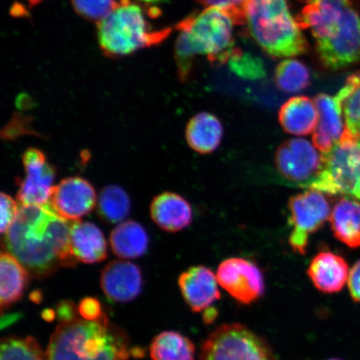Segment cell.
Listing matches in <instances>:
<instances>
[{"mask_svg": "<svg viewBox=\"0 0 360 360\" xmlns=\"http://www.w3.org/2000/svg\"><path fill=\"white\" fill-rule=\"evenodd\" d=\"M235 24L231 16L216 8H205L179 22L174 60L180 80L188 79L198 56H206L213 65L231 60L238 49L233 39Z\"/></svg>", "mask_w": 360, "mask_h": 360, "instance_id": "cell-4", "label": "cell"}, {"mask_svg": "<svg viewBox=\"0 0 360 360\" xmlns=\"http://www.w3.org/2000/svg\"><path fill=\"white\" fill-rule=\"evenodd\" d=\"M274 80L282 91L295 94L308 88L311 75L303 62L289 58L277 65Z\"/></svg>", "mask_w": 360, "mask_h": 360, "instance_id": "cell-28", "label": "cell"}, {"mask_svg": "<svg viewBox=\"0 0 360 360\" xmlns=\"http://www.w3.org/2000/svg\"><path fill=\"white\" fill-rule=\"evenodd\" d=\"M178 283L184 299L193 312L205 311L221 298L217 276L202 265L188 269L180 274Z\"/></svg>", "mask_w": 360, "mask_h": 360, "instance_id": "cell-15", "label": "cell"}, {"mask_svg": "<svg viewBox=\"0 0 360 360\" xmlns=\"http://www.w3.org/2000/svg\"><path fill=\"white\" fill-rule=\"evenodd\" d=\"M30 272L10 252L0 257V304L2 309L20 300L30 280Z\"/></svg>", "mask_w": 360, "mask_h": 360, "instance_id": "cell-21", "label": "cell"}, {"mask_svg": "<svg viewBox=\"0 0 360 360\" xmlns=\"http://www.w3.org/2000/svg\"><path fill=\"white\" fill-rule=\"evenodd\" d=\"M360 168V139L345 129L330 151L323 153L321 172L310 184V190L353 197Z\"/></svg>", "mask_w": 360, "mask_h": 360, "instance_id": "cell-7", "label": "cell"}, {"mask_svg": "<svg viewBox=\"0 0 360 360\" xmlns=\"http://www.w3.org/2000/svg\"><path fill=\"white\" fill-rule=\"evenodd\" d=\"M0 202H1V224H0V228H1L2 235L4 236L10 231L13 223L15 222L20 208L18 206L16 201L6 193H1Z\"/></svg>", "mask_w": 360, "mask_h": 360, "instance_id": "cell-33", "label": "cell"}, {"mask_svg": "<svg viewBox=\"0 0 360 360\" xmlns=\"http://www.w3.org/2000/svg\"><path fill=\"white\" fill-rule=\"evenodd\" d=\"M153 221L165 231H183L193 219L191 206L182 196L172 192H164L153 199L150 205Z\"/></svg>", "mask_w": 360, "mask_h": 360, "instance_id": "cell-18", "label": "cell"}, {"mask_svg": "<svg viewBox=\"0 0 360 360\" xmlns=\"http://www.w3.org/2000/svg\"><path fill=\"white\" fill-rule=\"evenodd\" d=\"M290 245L297 253L304 255L310 235L330 218V206L321 191L310 190L290 198Z\"/></svg>", "mask_w": 360, "mask_h": 360, "instance_id": "cell-9", "label": "cell"}, {"mask_svg": "<svg viewBox=\"0 0 360 360\" xmlns=\"http://www.w3.org/2000/svg\"><path fill=\"white\" fill-rule=\"evenodd\" d=\"M120 0H71L77 15L96 25L115 10Z\"/></svg>", "mask_w": 360, "mask_h": 360, "instance_id": "cell-31", "label": "cell"}, {"mask_svg": "<svg viewBox=\"0 0 360 360\" xmlns=\"http://www.w3.org/2000/svg\"><path fill=\"white\" fill-rule=\"evenodd\" d=\"M278 120L285 132L304 136L316 129L319 112L314 101L306 96H296L281 106Z\"/></svg>", "mask_w": 360, "mask_h": 360, "instance_id": "cell-20", "label": "cell"}, {"mask_svg": "<svg viewBox=\"0 0 360 360\" xmlns=\"http://www.w3.org/2000/svg\"><path fill=\"white\" fill-rule=\"evenodd\" d=\"M314 101L319 112V122L313 134V143L319 150L326 153L345 132L343 114L336 96L319 94Z\"/></svg>", "mask_w": 360, "mask_h": 360, "instance_id": "cell-16", "label": "cell"}, {"mask_svg": "<svg viewBox=\"0 0 360 360\" xmlns=\"http://www.w3.org/2000/svg\"><path fill=\"white\" fill-rule=\"evenodd\" d=\"M70 249L77 262L96 264L108 257L105 237L96 224L90 222L71 223Z\"/></svg>", "mask_w": 360, "mask_h": 360, "instance_id": "cell-17", "label": "cell"}, {"mask_svg": "<svg viewBox=\"0 0 360 360\" xmlns=\"http://www.w3.org/2000/svg\"><path fill=\"white\" fill-rule=\"evenodd\" d=\"M200 360H276L262 337L241 323L216 328L202 345Z\"/></svg>", "mask_w": 360, "mask_h": 360, "instance_id": "cell-8", "label": "cell"}, {"mask_svg": "<svg viewBox=\"0 0 360 360\" xmlns=\"http://www.w3.org/2000/svg\"><path fill=\"white\" fill-rule=\"evenodd\" d=\"M71 223L58 216L49 204L20 206L19 214L4 238L6 249L35 277L53 274L60 267H73Z\"/></svg>", "mask_w": 360, "mask_h": 360, "instance_id": "cell-1", "label": "cell"}, {"mask_svg": "<svg viewBox=\"0 0 360 360\" xmlns=\"http://www.w3.org/2000/svg\"><path fill=\"white\" fill-rule=\"evenodd\" d=\"M195 346L186 336L165 331L155 337L150 345L153 360H195Z\"/></svg>", "mask_w": 360, "mask_h": 360, "instance_id": "cell-25", "label": "cell"}, {"mask_svg": "<svg viewBox=\"0 0 360 360\" xmlns=\"http://www.w3.org/2000/svg\"><path fill=\"white\" fill-rule=\"evenodd\" d=\"M27 1L30 3V6H34L44 1V0H27Z\"/></svg>", "mask_w": 360, "mask_h": 360, "instance_id": "cell-37", "label": "cell"}, {"mask_svg": "<svg viewBox=\"0 0 360 360\" xmlns=\"http://www.w3.org/2000/svg\"><path fill=\"white\" fill-rule=\"evenodd\" d=\"M131 202L124 188L111 184L103 188L97 200V213L103 221L109 224L124 222L128 217Z\"/></svg>", "mask_w": 360, "mask_h": 360, "instance_id": "cell-27", "label": "cell"}, {"mask_svg": "<svg viewBox=\"0 0 360 360\" xmlns=\"http://www.w3.org/2000/svg\"><path fill=\"white\" fill-rule=\"evenodd\" d=\"M101 285L110 300L119 303L130 302L141 292L142 272L138 265L129 261H112L103 269Z\"/></svg>", "mask_w": 360, "mask_h": 360, "instance_id": "cell-14", "label": "cell"}, {"mask_svg": "<svg viewBox=\"0 0 360 360\" xmlns=\"http://www.w3.org/2000/svg\"><path fill=\"white\" fill-rule=\"evenodd\" d=\"M97 27L101 51L109 58L123 57L156 46L171 33L170 29L152 30L143 8L132 0H120L115 10Z\"/></svg>", "mask_w": 360, "mask_h": 360, "instance_id": "cell-6", "label": "cell"}, {"mask_svg": "<svg viewBox=\"0 0 360 360\" xmlns=\"http://www.w3.org/2000/svg\"><path fill=\"white\" fill-rule=\"evenodd\" d=\"M186 135L192 150L202 155L210 154L221 143L223 126L214 115L200 112L188 121Z\"/></svg>", "mask_w": 360, "mask_h": 360, "instance_id": "cell-22", "label": "cell"}, {"mask_svg": "<svg viewBox=\"0 0 360 360\" xmlns=\"http://www.w3.org/2000/svg\"><path fill=\"white\" fill-rule=\"evenodd\" d=\"M229 69L238 77L250 80H257L266 75L263 62L251 53H244L238 49L228 62Z\"/></svg>", "mask_w": 360, "mask_h": 360, "instance_id": "cell-30", "label": "cell"}, {"mask_svg": "<svg viewBox=\"0 0 360 360\" xmlns=\"http://www.w3.org/2000/svg\"><path fill=\"white\" fill-rule=\"evenodd\" d=\"M308 274L315 288L326 294L340 292L349 276L346 261L330 251H322L315 256L309 264Z\"/></svg>", "mask_w": 360, "mask_h": 360, "instance_id": "cell-19", "label": "cell"}, {"mask_svg": "<svg viewBox=\"0 0 360 360\" xmlns=\"http://www.w3.org/2000/svg\"><path fill=\"white\" fill-rule=\"evenodd\" d=\"M49 204L67 221H79L97 205L96 191L92 184L82 177L65 178L53 186Z\"/></svg>", "mask_w": 360, "mask_h": 360, "instance_id": "cell-13", "label": "cell"}, {"mask_svg": "<svg viewBox=\"0 0 360 360\" xmlns=\"http://www.w3.org/2000/svg\"><path fill=\"white\" fill-rule=\"evenodd\" d=\"M206 8L221 10L232 18L236 25L246 24V6L248 0H198Z\"/></svg>", "mask_w": 360, "mask_h": 360, "instance_id": "cell-32", "label": "cell"}, {"mask_svg": "<svg viewBox=\"0 0 360 360\" xmlns=\"http://www.w3.org/2000/svg\"><path fill=\"white\" fill-rule=\"evenodd\" d=\"M141 1L146 2V3H153L157 1V0H141Z\"/></svg>", "mask_w": 360, "mask_h": 360, "instance_id": "cell-38", "label": "cell"}, {"mask_svg": "<svg viewBox=\"0 0 360 360\" xmlns=\"http://www.w3.org/2000/svg\"><path fill=\"white\" fill-rule=\"evenodd\" d=\"M246 25L263 51L276 58L304 55L309 44L287 0H248Z\"/></svg>", "mask_w": 360, "mask_h": 360, "instance_id": "cell-5", "label": "cell"}, {"mask_svg": "<svg viewBox=\"0 0 360 360\" xmlns=\"http://www.w3.org/2000/svg\"><path fill=\"white\" fill-rule=\"evenodd\" d=\"M297 17L307 29L323 67L338 71L360 64V11L357 0H300Z\"/></svg>", "mask_w": 360, "mask_h": 360, "instance_id": "cell-2", "label": "cell"}, {"mask_svg": "<svg viewBox=\"0 0 360 360\" xmlns=\"http://www.w3.org/2000/svg\"><path fill=\"white\" fill-rule=\"evenodd\" d=\"M78 312L81 317L87 321H96L103 314L100 301L94 298H85L81 300Z\"/></svg>", "mask_w": 360, "mask_h": 360, "instance_id": "cell-34", "label": "cell"}, {"mask_svg": "<svg viewBox=\"0 0 360 360\" xmlns=\"http://www.w3.org/2000/svg\"><path fill=\"white\" fill-rule=\"evenodd\" d=\"M348 282L351 296L360 302V260L350 270Z\"/></svg>", "mask_w": 360, "mask_h": 360, "instance_id": "cell-35", "label": "cell"}, {"mask_svg": "<svg viewBox=\"0 0 360 360\" xmlns=\"http://www.w3.org/2000/svg\"><path fill=\"white\" fill-rule=\"evenodd\" d=\"M336 97L343 114L345 129L354 138L360 139V70L349 76Z\"/></svg>", "mask_w": 360, "mask_h": 360, "instance_id": "cell-26", "label": "cell"}, {"mask_svg": "<svg viewBox=\"0 0 360 360\" xmlns=\"http://www.w3.org/2000/svg\"><path fill=\"white\" fill-rule=\"evenodd\" d=\"M218 312L213 307H210L205 310L204 314V321L207 325H210V323H213L216 317H217Z\"/></svg>", "mask_w": 360, "mask_h": 360, "instance_id": "cell-36", "label": "cell"}, {"mask_svg": "<svg viewBox=\"0 0 360 360\" xmlns=\"http://www.w3.org/2000/svg\"><path fill=\"white\" fill-rule=\"evenodd\" d=\"M219 285L243 304H250L264 294L262 272L255 263L242 258L225 259L217 270Z\"/></svg>", "mask_w": 360, "mask_h": 360, "instance_id": "cell-12", "label": "cell"}, {"mask_svg": "<svg viewBox=\"0 0 360 360\" xmlns=\"http://www.w3.org/2000/svg\"><path fill=\"white\" fill-rule=\"evenodd\" d=\"M77 314L60 319L49 341L48 360H129L136 354L128 335L105 313L96 321Z\"/></svg>", "mask_w": 360, "mask_h": 360, "instance_id": "cell-3", "label": "cell"}, {"mask_svg": "<svg viewBox=\"0 0 360 360\" xmlns=\"http://www.w3.org/2000/svg\"><path fill=\"white\" fill-rule=\"evenodd\" d=\"M328 360H340V359H328Z\"/></svg>", "mask_w": 360, "mask_h": 360, "instance_id": "cell-39", "label": "cell"}, {"mask_svg": "<svg viewBox=\"0 0 360 360\" xmlns=\"http://www.w3.org/2000/svg\"><path fill=\"white\" fill-rule=\"evenodd\" d=\"M332 231L345 245L356 249L360 247V204L344 198L334 207L330 216Z\"/></svg>", "mask_w": 360, "mask_h": 360, "instance_id": "cell-24", "label": "cell"}, {"mask_svg": "<svg viewBox=\"0 0 360 360\" xmlns=\"http://www.w3.org/2000/svg\"><path fill=\"white\" fill-rule=\"evenodd\" d=\"M0 360H48V357L34 338L8 337L0 345Z\"/></svg>", "mask_w": 360, "mask_h": 360, "instance_id": "cell-29", "label": "cell"}, {"mask_svg": "<svg viewBox=\"0 0 360 360\" xmlns=\"http://www.w3.org/2000/svg\"><path fill=\"white\" fill-rule=\"evenodd\" d=\"M278 173L292 186L307 187L321 172L323 155L304 139H291L278 148L274 158Z\"/></svg>", "mask_w": 360, "mask_h": 360, "instance_id": "cell-10", "label": "cell"}, {"mask_svg": "<svg viewBox=\"0 0 360 360\" xmlns=\"http://www.w3.org/2000/svg\"><path fill=\"white\" fill-rule=\"evenodd\" d=\"M110 242L112 253L120 258L131 259L146 253L150 238L141 224L128 220L112 229Z\"/></svg>", "mask_w": 360, "mask_h": 360, "instance_id": "cell-23", "label": "cell"}, {"mask_svg": "<svg viewBox=\"0 0 360 360\" xmlns=\"http://www.w3.org/2000/svg\"><path fill=\"white\" fill-rule=\"evenodd\" d=\"M25 176L18 181L17 200L20 206H44L51 200L56 169L42 150L30 148L22 156Z\"/></svg>", "mask_w": 360, "mask_h": 360, "instance_id": "cell-11", "label": "cell"}]
</instances>
